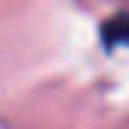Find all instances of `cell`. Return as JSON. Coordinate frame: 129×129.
I'll return each mask as SVG.
<instances>
[{"label":"cell","mask_w":129,"mask_h":129,"mask_svg":"<svg viewBox=\"0 0 129 129\" xmlns=\"http://www.w3.org/2000/svg\"><path fill=\"white\" fill-rule=\"evenodd\" d=\"M103 41L109 47H129V12H120L103 24Z\"/></svg>","instance_id":"6da1fadb"}]
</instances>
